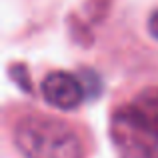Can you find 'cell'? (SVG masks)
Returning <instances> with one entry per match:
<instances>
[{"instance_id": "obj_3", "label": "cell", "mask_w": 158, "mask_h": 158, "mask_svg": "<svg viewBox=\"0 0 158 158\" xmlns=\"http://www.w3.org/2000/svg\"><path fill=\"white\" fill-rule=\"evenodd\" d=\"M42 96L56 110H72L84 98V84L74 74L54 70L42 80Z\"/></svg>"}, {"instance_id": "obj_2", "label": "cell", "mask_w": 158, "mask_h": 158, "mask_svg": "<svg viewBox=\"0 0 158 158\" xmlns=\"http://www.w3.org/2000/svg\"><path fill=\"white\" fill-rule=\"evenodd\" d=\"M14 144L24 158H82V142L68 122L46 114H28L16 122Z\"/></svg>"}, {"instance_id": "obj_4", "label": "cell", "mask_w": 158, "mask_h": 158, "mask_svg": "<svg viewBox=\"0 0 158 158\" xmlns=\"http://www.w3.org/2000/svg\"><path fill=\"white\" fill-rule=\"evenodd\" d=\"M148 32L154 40H158V10L150 14V20H148Z\"/></svg>"}, {"instance_id": "obj_1", "label": "cell", "mask_w": 158, "mask_h": 158, "mask_svg": "<svg viewBox=\"0 0 158 158\" xmlns=\"http://www.w3.org/2000/svg\"><path fill=\"white\" fill-rule=\"evenodd\" d=\"M110 138L120 158H158V86L142 90L116 108Z\"/></svg>"}]
</instances>
